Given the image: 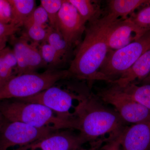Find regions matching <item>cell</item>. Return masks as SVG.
Returning a JSON list of instances; mask_svg holds the SVG:
<instances>
[{"instance_id":"4dcf8cb0","label":"cell","mask_w":150,"mask_h":150,"mask_svg":"<svg viewBox=\"0 0 150 150\" xmlns=\"http://www.w3.org/2000/svg\"><path fill=\"white\" fill-rule=\"evenodd\" d=\"M142 85L150 84V73L149 76L142 81Z\"/></svg>"},{"instance_id":"ac0fdd59","label":"cell","mask_w":150,"mask_h":150,"mask_svg":"<svg viewBox=\"0 0 150 150\" xmlns=\"http://www.w3.org/2000/svg\"><path fill=\"white\" fill-rule=\"evenodd\" d=\"M12 8V24L20 28L23 26L25 21L35 9V0H9Z\"/></svg>"},{"instance_id":"83f0119b","label":"cell","mask_w":150,"mask_h":150,"mask_svg":"<svg viewBox=\"0 0 150 150\" xmlns=\"http://www.w3.org/2000/svg\"><path fill=\"white\" fill-rule=\"evenodd\" d=\"M20 28L12 23L6 24L0 21V40L8 39L14 35Z\"/></svg>"},{"instance_id":"f546056e","label":"cell","mask_w":150,"mask_h":150,"mask_svg":"<svg viewBox=\"0 0 150 150\" xmlns=\"http://www.w3.org/2000/svg\"><path fill=\"white\" fill-rule=\"evenodd\" d=\"M8 39H4L0 40V50L5 48L6 46V43Z\"/></svg>"},{"instance_id":"e0dca14e","label":"cell","mask_w":150,"mask_h":150,"mask_svg":"<svg viewBox=\"0 0 150 150\" xmlns=\"http://www.w3.org/2000/svg\"><path fill=\"white\" fill-rule=\"evenodd\" d=\"M17 63L12 48L6 47L0 50V86L16 75Z\"/></svg>"},{"instance_id":"3957f363","label":"cell","mask_w":150,"mask_h":150,"mask_svg":"<svg viewBox=\"0 0 150 150\" xmlns=\"http://www.w3.org/2000/svg\"><path fill=\"white\" fill-rule=\"evenodd\" d=\"M0 111L7 121L27 124L35 128L54 127L57 130L76 129L75 119L68 120L59 117L43 105L20 100L0 102Z\"/></svg>"},{"instance_id":"5b68a950","label":"cell","mask_w":150,"mask_h":150,"mask_svg":"<svg viewBox=\"0 0 150 150\" xmlns=\"http://www.w3.org/2000/svg\"><path fill=\"white\" fill-rule=\"evenodd\" d=\"M150 49V30L129 45L108 51L100 73L105 81L111 83L129 69L146 51Z\"/></svg>"},{"instance_id":"2e32d148","label":"cell","mask_w":150,"mask_h":150,"mask_svg":"<svg viewBox=\"0 0 150 150\" xmlns=\"http://www.w3.org/2000/svg\"><path fill=\"white\" fill-rule=\"evenodd\" d=\"M76 8L83 20L86 23L95 22L101 18L102 11L98 2L90 0H68Z\"/></svg>"},{"instance_id":"30bf717a","label":"cell","mask_w":150,"mask_h":150,"mask_svg":"<svg viewBox=\"0 0 150 150\" xmlns=\"http://www.w3.org/2000/svg\"><path fill=\"white\" fill-rule=\"evenodd\" d=\"M13 51L17 63L16 75L35 72L42 67H46L39 48L35 43L30 44L26 36H11Z\"/></svg>"},{"instance_id":"484cf974","label":"cell","mask_w":150,"mask_h":150,"mask_svg":"<svg viewBox=\"0 0 150 150\" xmlns=\"http://www.w3.org/2000/svg\"><path fill=\"white\" fill-rule=\"evenodd\" d=\"M125 129L118 134L109 135L99 150H120Z\"/></svg>"},{"instance_id":"4fadbf2b","label":"cell","mask_w":150,"mask_h":150,"mask_svg":"<svg viewBox=\"0 0 150 150\" xmlns=\"http://www.w3.org/2000/svg\"><path fill=\"white\" fill-rule=\"evenodd\" d=\"M120 150H150V121L126 126Z\"/></svg>"},{"instance_id":"44dd1931","label":"cell","mask_w":150,"mask_h":150,"mask_svg":"<svg viewBox=\"0 0 150 150\" xmlns=\"http://www.w3.org/2000/svg\"><path fill=\"white\" fill-rule=\"evenodd\" d=\"M39 50L46 67L54 68L65 62L58 52L46 42L40 44Z\"/></svg>"},{"instance_id":"9c48e42d","label":"cell","mask_w":150,"mask_h":150,"mask_svg":"<svg viewBox=\"0 0 150 150\" xmlns=\"http://www.w3.org/2000/svg\"><path fill=\"white\" fill-rule=\"evenodd\" d=\"M86 23L74 7L68 0H64L58 13L56 30L71 47L79 42L85 31Z\"/></svg>"},{"instance_id":"f1b7e54d","label":"cell","mask_w":150,"mask_h":150,"mask_svg":"<svg viewBox=\"0 0 150 150\" xmlns=\"http://www.w3.org/2000/svg\"><path fill=\"white\" fill-rule=\"evenodd\" d=\"M106 139L101 138L96 141L91 142L90 143V147L88 149H84V148L81 147L75 150H99L101 146L104 144Z\"/></svg>"},{"instance_id":"ffe728a7","label":"cell","mask_w":150,"mask_h":150,"mask_svg":"<svg viewBox=\"0 0 150 150\" xmlns=\"http://www.w3.org/2000/svg\"><path fill=\"white\" fill-rule=\"evenodd\" d=\"M118 87L132 99L150 110V84L138 86L131 83L124 87Z\"/></svg>"},{"instance_id":"1f68e13d","label":"cell","mask_w":150,"mask_h":150,"mask_svg":"<svg viewBox=\"0 0 150 150\" xmlns=\"http://www.w3.org/2000/svg\"><path fill=\"white\" fill-rule=\"evenodd\" d=\"M4 120V118L2 115L1 113V111H0V124L2 123Z\"/></svg>"},{"instance_id":"5bb4252c","label":"cell","mask_w":150,"mask_h":150,"mask_svg":"<svg viewBox=\"0 0 150 150\" xmlns=\"http://www.w3.org/2000/svg\"><path fill=\"white\" fill-rule=\"evenodd\" d=\"M150 73V49L146 51L134 64L118 79L110 83L123 88L131 83L143 81Z\"/></svg>"},{"instance_id":"52a82bcc","label":"cell","mask_w":150,"mask_h":150,"mask_svg":"<svg viewBox=\"0 0 150 150\" xmlns=\"http://www.w3.org/2000/svg\"><path fill=\"white\" fill-rule=\"evenodd\" d=\"M96 96L103 102L115 108L125 122L135 124L150 121V110L132 99L115 85L100 91Z\"/></svg>"},{"instance_id":"7a4b0ae2","label":"cell","mask_w":150,"mask_h":150,"mask_svg":"<svg viewBox=\"0 0 150 150\" xmlns=\"http://www.w3.org/2000/svg\"><path fill=\"white\" fill-rule=\"evenodd\" d=\"M77 101L73 115L76 130L87 142L96 141L106 134H118L126 128L118 112L105 105L97 96L81 93Z\"/></svg>"},{"instance_id":"7c38bea8","label":"cell","mask_w":150,"mask_h":150,"mask_svg":"<svg viewBox=\"0 0 150 150\" xmlns=\"http://www.w3.org/2000/svg\"><path fill=\"white\" fill-rule=\"evenodd\" d=\"M146 32L137 26L129 18L115 22L108 35V51L125 47L139 38Z\"/></svg>"},{"instance_id":"603a6c76","label":"cell","mask_w":150,"mask_h":150,"mask_svg":"<svg viewBox=\"0 0 150 150\" xmlns=\"http://www.w3.org/2000/svg\"><path fill=\"white\" fill-rule=\"evenodd\" d=\"M137 26L147 31L150 30V4L139 8L129 17Z\"/></svg>"},{"instance_id":"4316f807","label":"cell","mask_w":150,"mask_h":150,"mask_svg":"<svg viewBox=\"0 0 150 150\" xmlns=\"http://www.w3.org/2000/svg\"><path fill=\"white\" fill-rule=\"evenodd\" d=\"M12 8L9 0H0V21L6 24L12 23Z\"/></svg>"},{"instance_id":"d6986e66","label":"cell","mask_w":150,"mask_h":150,"mask_svg":"<svg viewBox=\"0 0 150 150\" xmlns=\"http://www.w3.org/2000/svg\"><path fill=\"white\" fill-rule=\"evenodd\" d=\"M46 42L58 52L64 62L69 57L72 47L68 44L58 30L50 26L48 27Z\"/></svg>"},{"instance_id":"cb8c5ba5","label":"cell","mask_w":150,"mask_h":150,"mask_svg":"<svg viewBox=\"0 0 150 150\" xmlns=\"http://www.w3.org/2000/svg\"><path fill=\"white\" fill-rule=\"evenodd\" d=\"M26 35L35 44L46 42L48 27L36 24H31L24 27Z\"/></svg>"},{"instance_id":"7402d4cb","label":"cell","mask_w":150,"mask_h":150,"mask_svg":"<svg viewBox=\"0 0 150 150\" xmlns=\"http://www.w3.org/2000/svg\"><path fill=\"white\" fill-rule=\"evenodd\" d=\"M40 6L43 7L48 15L50 26L56 29L57 17L64 0H41Z\"/></svg>"},{"instance_id":"d4e9b609","label":"cell","mask_w":150,"mask_h":150,"mask_svg":"<svg viewBox=\"0 0 150 150\" xmlns=\"http://www.w3.org/2000/svg\"><path fill=\"white\" fill-rule=\"evenodd\" d=\"M49 22L48 15L43 7L41 6L35 8L28 18L25 21L23 27L31 24H36L45 26Z\"/></svg>"},{"instance_id":"8fae6325","label":"cell","mask_w":150,"mask_h":150,"mask_svg":"<svg viewBox=\"0 0 150 150\" xmlns=\"http://www.w3.org/2000/svg\"><path fill=\"white\" fill-rule=\"evenodd\" d=\"M87 141L79 134L56 130L37 142L18 150H75Z\"/></svg>"},{"instance_id":"9a60e30c","label":"cell","mask_w":150,"mask_h":150,"mask_svg":"<svg viewBox=\"0 0 150 150\" xmlns=\"http://www.w3.org/2000/svg\"><path fill=\"white\" fill-rule=\"evenodd\" d=\"M107 3V13L105 16L115 22L128 18V15L137 9L150 4V0H110Z\"/></svg>"},{"instance_id":"ba28073f","label":"cell","mask_w":150,"mask_h":150,"mask_svg":"<svg viewBox=\"0 0 150 150\" xmlns=\"http://www.w3.org/2000/svg\"><path fill=\"white\" fill-rule=\"evenodd\" d=\"M81 93L76 94L69 91L52 86L33 96L18 99L26 102L36 103L43 105L54 111L59 117L68 120L74 119L70 112L74 100H78Z\"/></svg>"},{"instance_id":"277c9868","label":"cell","mask_w":150,"mask_h":150,"mask_svg":"<svg viewBox=\"0 0 150 150\" xmlns=\"http://www.w3.org/2000/svg\"><path fill=\"white\" fill-rule=\"evenodd\" d=\"M71 77L68 70L50 69L42 73L16 75L0 86V100L24 99L47 89L59 81Z\"/></svg>"},{"instance_id":"6da1fadb","label":"cell","mask_w":150,"mask_h":150,"mask_svg":"<svg viewBox=\"0 0 150 150\" xmlns=\"http://www.w3.org/2000/svg\"><path fill=\"white\" fill-rule=\"evenodd\" d=\"M114 22L104 16L88 23L83 41L68 70L71 77L90 83L94 81H105L100 69L108 53V35Z\"/></svg>"},{"instance_id":"8992f818","label":"cell","mask_w":150,"mask_h":150,"mask_svg":"<svg viewBox=\"0 0 150 150\" xmlns=\"http://www.w3.org/2000/svg\"><path fill=\"white\" fill-rule=\"evenodd\" d=\"M57 129L52 127L35 128L27 124L4 119L0 124V150L18 149L31 144Z\"/></svg>"}]
</instances>
